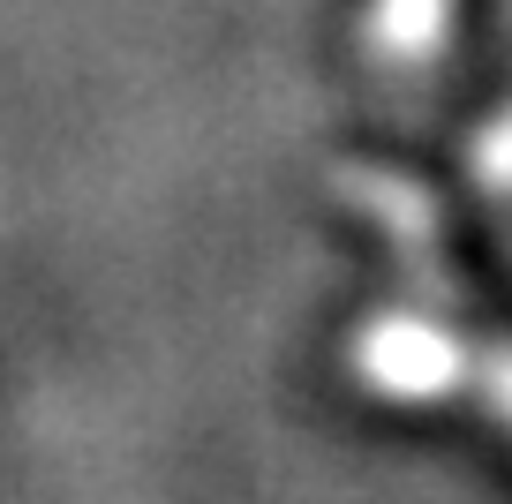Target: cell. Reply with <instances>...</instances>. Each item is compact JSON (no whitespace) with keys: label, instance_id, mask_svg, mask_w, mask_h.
Masks as SVG:
<instances>
[{"label":"cell","instance_id":"1","mask_svg":"<svg viewBox=\"0 0 512 504\" xmlns=\"http://www.w3.org/2000/svg\"><path fill=\"white\" fill-rule=\"evenodd\" d=\"M354 362H362V384L384 392V399H437V392L460 384V347H452L437 324H422V316H384V324H369Z\"/></svg>","mask_w":512,"mask_h":504}]
</instances>
